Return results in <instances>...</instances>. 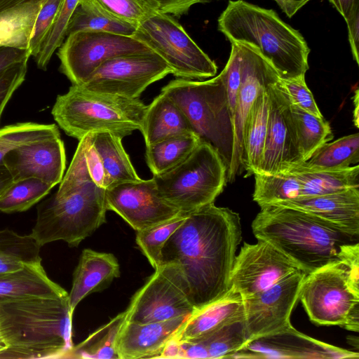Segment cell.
<instances>
[{"label": "cell", "instance_id": "cell-57", "mask_svg": "<svg viewBox=\"0 0 359 359\" xmlns=\"http://www.w3.org/2000/svg\"><path fill=\"white\" fill-rule=\"evenodd\" d=\"M14 180L9 170L4 165H0V200L7 192Z\"/></svg>", "mask_w": 359, "mask_h": 359}, {"label": "cell", "instance_id": "cell-12", "mask_svg": "<svg viewBox=\"0 0 359 359\" xmlns=\"http://www.w3.org/2000/svg\"><path fill=\"white\" fill-rule=\"evenodd\" d=\"M171 72L154 52L121 55L106 60L80 86L92 91L139 99L149 86Z\"/></svg>", "mask_w": 359, "mask_h": 359}, {"label": "cell", "instance_id": "cell-22", "mask_svg": "<svg viewBox=\"0 0 359 359\" xmlns=\"http://www.w3.org/2000/svg\"><path fill=\"white\" fill-rule=\"evenodd\" d=\"M189 317L145 324L126 321L118 339L119 359L158 358L165 344Z\"/></svg>", "mask_w": 359, "mask_h": 359}, {"label": "cell", "instance_id": "cell-41", "mask_svg": "<svg viewBox=\"0 0 359 359\" xmlns=\"http://www.w3.org/2000/svg\"><path fill=\"white\" fill-rule=\"evenodd\" d=\"M186 215H180L154 226L137 231L136 243L154 269L160 266L161 250L180 226Z\"/></svg>", "mask_w": 359, "mask_h": 359}, {"label": "cell", "instance_id": "cell-32", "mask_svg": "<svg viewBox=\"0 0 359 359\" xmlns=\"http://www.w3.org/2000/svg\"><path fill=\"white\" fill-rule=\"evenodd\" d=\"M359 162V133L346 135L324 144L305 162L306 169L335 170L349 168Z\"/></svg>", "mask_w": 359, "mask_h": 359}, {"label": "cell", "instance_id": "cell-26", "mask_svg": "<svg viewBox=\"0 0 359 359\" xmlns=\"http://www.w3.org/2000/svg\"><path fill=\"white\" fill-rule=\"evenodd\" d=\"M140 131L146 146L171 136L194 133L183 111L161 92L147 106Z\"/></svg>", "mask_w": 359, "mask_h": 359}, {"label": "cell", "instance_id": "cell-42", "mask_svg": "<svg viewBox=\"0 0 359 359\" xmlns=\"http://www.w3.org/2000/svg\"><path fill=\"white\" fill-rule=\"evenodd\" d=\"M92 1L109 15L136 25L156 13L142 0Z\"/></svg>", "mask_w": 359, "mask_h": 359}, {"label": "cell", "instance_id": "cell-48", "mask_svg": "<svg viewBox=\"0 0 359 359\" xmlns=\"http://www.w3.org/2000/svg\"><path fill=\"white\" fill-rule=\"evenodd\" d=\"M154 12L180 17L187 13L190 8L197 4L205 3L209 0H142Z\"/></svg>", "mask_w": 359, "mask_h": 359}, {"label": "cell", "instance_id": "cell-24", "mask_svg": "<svg viewBox=\"0 0 359 359\" xmlns=\"http://www.w3.org/2000/svg\"><path fill=\"white\" fill-rule=\"evenodd\" d=\"M244 315L242 295L229 287L221 297L196 310L174 337L179 341L198 339Z\"/></svg>", "mask_w": 359, "mask_h": 359}, {"label": "cell", "instance_id": "cell-46", "mask_svg": "<svg viewBox=\"0 0 359 359\" xmlns=\"http://www.w3.org/2000/svg\"><path fill=\"white\" fill-rule=\"evenodd\" d=\"M27 62L25 60L15 63L0 74V120L8 102L25 80Z\"/></svg>", "mask_w": 359, "mask_h": 359}, {"label": "cell", "instance_id": "cell-55", "mask_svg": "<svg viewBox=\"0 0 359 359\" xmlns=\"http://www.w3.org/2000/svg\"><path fill=\"white\" fill-rule=\"evenodd\" d=\"M342 15L344 20L355 8L359 7V0H328Z\"/></svg>", "mask_w": 359, "mask_h": 359}, {"label": "cell", "instance_id": "cell-7", "mask_svg": "<svg viewBox=\"0 0 359 359\" xmlns=\"http://www.w3.org/2000/svg\"><path fill=\"white\" fill-rule=\"evenodd\" d=\"M183 111L201 142L212 147L229 167L233 147V120L222 74L208 80L177 79L161 89Z\"/></svg>", "mask_w": 359, "mask_h": 359}, {"label": "cell", "instance_id": "cell-60", "mask_svg": "<svg viewBox=\"0 0 359 359\" xmlns=\"http://www.w3.org/2000/svg\"><path fill=\"white\" fill-rule=\"evenodd\" d=\"M6 345L4 343L2 337L0 334V355L2 354L6 350Z\"/></svg>", "mask_w": 359, "mask_h": 359}, {"label": "cell", "instance_id": "cell-35", "mask_svg": "<svg viewBox=\"0 0 359 359\" xmlns=\"http://www.w3.org/2000/svg\"><path fill=\"white\" fill-rule=\"evenodd\" d=\"M290 112L299 149L305 162L318 148L330 142L334 135L329 123L323 117L316 116L292 104Z\"/></svg>", "mask_w": 359, "mask_h": 359}, {"label": "cell", "instance_id": "cell-8", "mask_svg": "<svg viewBox=\"0 0 359 359\" xmlns=\"http://www.w3.org/2000/svg\"><path fill=\"white\" fill-rule=\"evenodd\" d=\"M226 174L217 151L201 142L182 161L152 179L160 196L187 215L214 203L227 182Z\"/></svg>", "mask_w": 359, "mask_h": 359}, {"label": "cell", "instance_id": "cell-45", "mask_svg": "<svg viewBox=\"0 0 359 359\" xmlns=\"http://www.w3.org/2000/svg\"><path fill=\"white\" fill-rule=\"evenodd\" d=\"M63 0H46L37 15L29 41V51L34 57L52 27Z\"/></svg>", "mask_w": 359, "mask_h": 359}, {"label": "cell", "instance_id": "cell-17", "mask_svg": "<svg viewBox=\"0 0 359 359\" xmlns=\"http://www.w3.org/2000/svg\"><path fill=\"white\" fill-rule=\"evenodd\" d=\"M239 44L241 81L233 116V147L227 182H232L243 170L244 129L254 102L262 88L280 79L274 68L255 49Z\"/></svg>", "mask_w": 359, "mask_h": 359}, {"label": "cell", "instance_id": "cell-56", "mask_svg": "<svg viewBox=\"0 0 359 359\" xmlns=\"http://www.w3.org/2000/svg\"><path fill=\"white\" fill-rule=\"evenodd\" d=\"M180 342L174 337L164 346L158 358H180Z\"/></svg>", "mask_w": 359, "mask_h": 359}, {"label": "cell", "instance_id": "cell-28", "mask_svg": "<svg viewBox=\"0 0 359 359\" xmlns=\"http://www.w3.org/2000/svg\"><path fill=\"white\" fill-rule=\"evenodd\" d=\"M46 0H25L0 11V47L28 49L35 21Z\"/></svg>", "mask_w": 359, "mask_h": 359}, {"label": "cell", "instance_id": "cell-11", "mask_svg": "<svg viewBox=\"0 0 359 359\" xmlns=\"http://www.w3.org/2000/svg\"><path fill=\"white\" fill-rule=\"evenodd\" d=\"M299 299L310 320L323 325L344 327L351 312L359 309V292L350 285L341 263L306 275Z\"/></svg>", "mask_w": 359, "mask_h": 359}, {"label": "cell", "instance_id": "cell-59", "mask_svg": "<svg viewBox=\"0 0 359 359\" xmlns=\"http://www.w3.org/2000/svg\"><path fill=\"white\" fill-rule=\"evenodd\" d=\"M25 0H0V11L18 4Z\"/></svg>", "mask_w": 359, "mask_h": 359}, {"label": "cell", "instance_id": "cell-13", "mask_svg": "<svg viewBox=\"0 0 359 359\" xmlns=\"http://www.w3.org/2000/svg\"><path fill=\"white\" fill-rule=\"evenodd\" d=\"M267 91L268 127L258 173L275 175L289 171L303 160L290 112L291 102L281 80L270 84Z\"/></svg>", "mask_w": 359, "mask_h": 359}, {"label": "cell", "instance_id": "cell-27", "mask_svg": "<svg viewBox=\"0 0 359 359\" xmlns=\"http://www.w3.org/2000/svg\"><path fill=\"white\" fill-rule=\"evenodd\" d=\"M267 88L260 90L248 114L243 134V169L245 177L258 173L266 137L269 98Z\"/></svg>", "mask_w": 359, "mask_h": 359}, {"label": "cell", "instance_id": "cell-20", "mask_svg": "<svg viewBox=\"0 0 359 359\" xmlns=\"http://www.w3.org/2000/svg\"><path fill=\"white\" fill-rule=\"evenodd\" d=\"M3 164L13 180L36 177L55 187L61 182L66 165L60 137L24 144L9 151Z\"/></svg>", "mask_w": 359, "mask_h": 359}, {"label": "cell", "instance_id": "cell-54", "mask_svg": "<svg viewBox=\"0 0 359 359\" xmlns=\"http://www.w3.org/2000/svg\"><path fill=\"white\" fill-rule=\"evenodd\" d=\"M283 12L288 18H292L302 7L310 0H275Z\"/></svg>", "mask_w": 359, "mask_h": 359}, {"label": "cell", "instance_id": "cell-21", "mask_svg": "<svg viewBox=\"0 0 359 359\" xmlns=\"http://www.w3.org/2000/svg\"><path fill=\"white\" fill-rule=\"evenodd\" d=\"M319 217L350 234L359 236V187L276 204Z\"/></svg>", "mask_w": 359, "mask_h": 359}, {"label": "cell", "instance_id": "cell-4", "mask_svg": "<svg viewBox=\"0 0 359 359\" xmlns=\"http://www.w3.org/2000/svg\"><path fill=\"white\" fill-rule=\"evenodd\" d=\"M68 295L0 302V334L7 347L0 358H66L74 346Z\"/></svg>", "mask_w": 359, "mask_h": 359}, {"label": "cell", "instance_id": "cell-18", "mask_svg": "<svg viewBox=\"0 0 359 359\" xmlns=\"http://www.w3.org/2000/svg\"><path fill=\"white\" fill-rule=\"evenodd\" d=\"M347 351L308 337L291 324L276 332L248 341L231 358H358Z\"/></svg>", "mask_w": 359, "mask_h": 359}, {"label": "cell", "instance_id": "cell-16", "mask_svg": "<svg viewBox=\"0 0 359 359\" xmlns=\"http://www.w3.org/2000/svg\"><path fill=\"white\" fill-rule=\"evenodd\" d=\"M300 269L271 243L258 240L244 243L236 255L229 278V287L243 297L260 292L291 273Z\"/></svg>", "mask_w": 359, "mask_h": 359}, {"label": "cell", "instance_id": "cell-1", "mask_svg": "<svg viewBox=\"0 0 359 359\" xmlns=\"http://www.w3.org/2000/svg\"><path fill=\"white\" fill-rule=\"evenodd\" d=\"M241 240L239 215L210 204L185 216L163 245L158 269L200 309L229 289Z\"/></svg>", "mask_w": 359, "mask_h": 359}, {"label": "cell", "instance_id": "cell-29", "mask_svg": "<svg viewBox=\"0 0 359 359\" xmlns=\"http://www.w3.org/2000/svg\"><path fill=\"white\" fill-rule=\"evenodd\" d=\"M290 170L295 174L299 182L298 198L320 196L359 187L358 164L335 170H310L298 164Z\"/></svg>", "mask_w": 359, "mask_h": 359}, {"label": "cell", "instance_id": "cell-25", "mask_svg": "<svg viewBox=\"0 0 359 359\" xmlns=\"http://www.w3.org/2000/svg\"><path fill=\"white\" fill-rule=\"evenodd\" d=\"M68 294L48 276L41 261L26 264L20 270L0 275V302Z\"/></svg>", "mask_w": 359, "mask_h": 359}, {"label": "cell", "instance_id": "cell-3", "mask_svg": "<svg viewBox=\"0 0 359 359\" xmlns=\"http://www.w3.org/2000/svg\"><path fill=\"white\" fill-rule=\"evenodd\" d=\"M252 229L257 240L271 243L306 275L341 263L348 247L359 243V236L304 211L277 205L261 207Z\"/></svg>", "mask_w": 359, "mask_h": 359}, {"label": "cell", "instance_id": "cell-37", "mask_svg": "<svg viewBox=\"0 0 359 359\" xmlns=\"http://www.w3.org/2000/svg\"><path fill=\"white\" fill-rule=\"evenodd\" d=\"M253 200L263 207L297 198L300 184L295 174L289 170L275 175L256 173Z\"/></svg>", "mask_w": 359, "mask_h": 359}, {"label": "cell", "instance_id": "cell-50", "mask_svg": "<svg viewBox=\"0 0 359 359\" xmlns=\"http://www.w3.org/2000/svg\"><path fill=\"white\" fill-rule=\"evenodd\" d=\"M348 28V41L353 60L359 64V7L353 11L345 19Z\"/></svg>", "mask_w": 359, "mask_h": 359}, {"label": "cell", "instance_id": "cell-40", "mask_svg": "<svg viewBox=\"0 0 359 359\" xmlns=\"http://www.w3.org/2000/svg\"><path fill=\"white\" fill-rule=\"evenodd\" d=\"M81 1H62L56 18L43 39L37 55L34 57L38 68L46 70L53 54L65 41L69 20Z\"/></svg>", "mask_w": 359, "mask_h": 359}, {"label": "cell", "instance_id": "cell-2", "mask_svg": "<svg viewBox=\"0 0 359 359\" xmlns=\"http://www.w3.org/2000/svg\"><path fill=\"white\" fill-rule=\"evenodd\" d=\"M88 134L79 140L57 191L37 207L29 234L40 246L57 241L77 247L106 220L105 189L91 179L85 151Z\"/></svg>", "mask_w": 359, "mask_h": 359}, {"label": "cell", "instance_id": "cell-9", "mask_svg": "<svg viewBox=\"0 0 359 359\" xmlns=\"http://www.w3.org/2000/svg\"><path fill=\"white\" fill-rule=\"evenodd\" d=\"M133 37L161 57L178 79L205 80L217 74L215 62L171 15L154 13L138 24Z\"/></svg>", "mask_w": 359, "mask_h": 359}, {"label": "cell", "instance_id": "cell-31", "mask_svg": "<svg viewBox=\"0 0 359 359\" xmlns=\"http://www.w3.org/2000/svg\"><path fill=\"white\" fill-rule=\"evenodd\" d=\"M126 322V311L118 313L85 340L73 346L66 358L119 359L117 344Z\"/></svg>", "mask_w": 359, "mask_h": 359}, {"label": "cell", "instance_id": "cell-14", "mask_svg": "<svg viewBox=\"0 0 359 359\" xmlns=\"http://www.w3.org/2000/svg\"><path fill=\"white\" fill-rule=\"evenodd\" d=\"M306 275L297 270L269 288L243 298L248 341L291 324L290 315Z\"/></svg>", "mask_w": 359, "mask_h": 359}, {"label": "cell", "instance_id": "cell-39", "mask_svg": "<svg viewBox=\"0 0 359 359\" xmlns=\"http://www.w3.org/2000/svg\"><path fill=\"white\" fill-rule=\"evenodd\" d=\"M53 187L36 177L14 181L0 200V211L5 213L26 211L45 197Z\"/></svg>", "mask_w": 359, "mask_h": 359}, {"label": "cell", "instance_id": "cell-43", "mask_svg": "<svg viewBox=\"0 0 359 359\" xmlns=\"http://www.w3.org/2000/svg\"><path fill=\"white\" fill-rule=\"evenodd\" d=\"M40 249L29 235H21L9 229H0V252L15 254L33 263L41 261Z\"/></svg>", "mask_w": 359, "mask_h": 359}, {"label": "cell", "instance_id": "cell-52", "mask_svg": "<svg viewBox=\"0 0 359 359\" xmlns=\"http://www.w3.org/2000/svg\"><path fill=\"white\" fill-rule=\"evenodd\" d=\"M28 263L29 262L19 255L0 252V275L20 270Z\"/></svg>", "mask_w": 359, "mask_h": 359}, {"label": "cell", "instance_id": "cell-51", "mask_svg": "<svg viewBox=\"0 0 359 359\" xmlns=\"http://www.w3.org/2000/svg\"><path fill=\"white\" fill-rule=\"evenodd\" d=\"M30 56L28 49L0 47V74L15 63L29 60Z\"/></svg>", "mask_w": 359, "mask_h": 359}, {"label": "cell", "instance_id": "cell-33", "mask_svg": "<svg viewBox=\"0 0 359 359\" xmlns=\"http://www.w3.org/2000/svg\"><path fill=\"white\" fill-rule=\"evenodd\" d=\"M137 27L109 15L92 0H82L69 20L66 37L81 31L104 32L133 36Z\"/></svg>", "mask_w": 359, "mask_h": 359}, {"label": "cell", "instance_id": "cell-34", "mask_svg": "<svg viewBox=\"0 0 359 359\" xmlns=\"http://www.w3.org/2000/svg\"><path fill=\"white\" fill-rule=\"evenodd\" d=\"M201 142L195 133L171 136L146 146V161L153 175L173 168Z\"/></svg>", "mask_w": 359, "mask_h": 359}, {"label": "cell", "instance_id": "cell-58", "mask_svg": "<svg viewBox=\"0 0 359 359\" xmlns=\"http://www.w3.org/2000/svg\"><path fill=\"white\" fill-rule=\"evenodd\" d=\"M358 89L357 88L355 91V95L353 96V105H354V109H353V122L355 124V126L356 128H358V104H359V96H358Z\"/></svg>", "mask_w": 359, "mask_h": 359}, {"label": "cell", "instance_id": "cell-36", "mask_svg": "<svg viewBox=\"0 0 359 359\" xmlns=\"http://www.w3.org/2000/svg\"><path fill=\"white\" fill-rule=\"evenodd\" d=\"M208 358H231L248 341L245 315L234 319L198 339Z\"/></svg>", "mask_w": 359, "mask_h": 359}, {"label": "cell", "instance_id": "cell-15", "mask_svg": "<svg viewBox=\"0 0 359 359\" xmlns=\"http://www.w3.org/2000/svg\"><path fill=\"white\" fill-rule=\"evenodd\" d=\"M107 210H111L138 231L182 215L159 194L155 182L139 180L105 189Z\"/></svg>", "mask_w": 359, "mask_h": 359}, {"label": "cell", "instance_id": "cell-53", "mask_svg": "<svg viewBox=\"0 0 359 359\" xmlns=\"http://www.w3.org/2000/svg\"><path fill=\"white\" fill-rule=\"evenodd\" d=\"M180 342V358H208V352L205 346L198 341H182Z\"/></svg>", "mask_w": 359, "mask_h": 359}, {"label": "cell", "instance_id": "cell-44", "mask_svg": "<svg viewBox=\"0 0 359 359\" xmlns=\"http://www.w3.org/2000/svg\"><path fill=\"white\" fill-rule=\"evenodd\" d=\"M221 73L226 88L229 110L233 120L241 81V50L239 43H231L229 60Z\"/></svg>", "mask_w": 359, "mask_h": 359}, {"label": "cell", "instance_id": "cell-23", "mask_svg": "<svg viewBox=\"0 0 359 359\" xmlns=\"http://www.w3.org/2000/svg\"><path fill=\"white\" fill-rule=\"evenodd\" d=\"M120 276L118 262L113 254L84 249L73 273L68 295L71 313L88 294L104 290Z\"/></svg>", "mask_w": 359, "mask_h": 359}, {"label": "cell", "instance_id": "cell-19", "mask_svg": "<svg viewBox=\"0 0 359 359\" xmlns=\"http://www.w3.org/2000/svg\"><path fill=\"white\" fill-rule=\"evenodd\" d=\"M126 311L127 322L145 324L190 316L196 309L183 292L156 269Z\"/></svg>", "mask_w": 359, "mask_h": 359}, {"label": "cell", "instance_id": "cell-5", "mask_svg": "<svg viewBox=\"0 0 359 359\" xmlns=\"http://www.w3.org/2000/svg\"><path fill=\"white\" fill-rule=\"evenodd\" d=\"M217 22L218 29L231 43L255 49L281 80L305 77L310 48L300 32L273 10L243 0H231Z\"/></svg>", "mask_w": 359, "mask_h": 359}, {"label": "cell", "instance_id": "cell-38", "mask_svg": "<svg viewBox=\"0 0 359 359\" xmlns=\"http://www.w3.org/2000/svg\"><path fill=\"white\" fill-rule=\"evenodd\" d=\"M60 137L55 124L18 123L0 128V165L4 156L20 146Z\"/></svg>", "mask_w": 359, "mask_h": 359}, {"label": "cell", "instance_id": "cell-30", "mask_svg": "<svg viewBox=\"0 0 359 359\" xmlns=\"http://www.w3.org/2000/svg\"><path fill=\"white\" fill-rule=\"evenodd\" d=\"M121 140L109 132L90 133L91 143L104 166L106 188L118 183L140 180L123 147Z\"/></svg>", "mask_w": 359, "mask_h": 359}, {"label": "cell", "instance_id": "cell-6", "mask_svg": "<svg viewBox=\"0 0 359 359\" xmlns=\"http://www.w3.org/2000/svg\"><path fill=\"white\" fill-rule=\"evenodd\" d=\"M147 105L140 99L92 91L72 85L58 95L51 114L65 133L79 141L88 133L109 132L121 139L141 130Z\"/></svg>", "mask_w": 359, "mask_h": 359}, {"label": "cell", "instance_id": "cell-49", "mask_svg": "<svg viewBox=\"0 0 359 359\" xmlns=\"http://www.w3.org/2000/svg\"><path fill=\"white\" fill-rule=\"evenodd\" d=\"M85 157L89 175L93 182L100 187L106 188V175L102 160L90 141L88 133Z\"/></svg>", "mask_w": 359, "mask_h": 359}, {"label": "cell", "instance_id": "cell-10", "mask_svg": "<svg viewBox=\"0 0 359 359\" xmlns=\"http://www.w3.org/2000/svg\"><path fill=\"white\" fill-rule=\"evenodd\" d=\"M149 52L152 51L133 36L81 31L67 36L57 54L60 72L73 85H82L109 59Z\"/></svg>", "mask_w": 359, "mask_h": 359}, {"label": "cell", "instance_id": "cell-47", "mask_svg": "<svg viewBox=\"0 0 359 359\" xmlns=\"http://www.w3.org/2000/svg\"><path fill=\"white\" fill-rule=\"evenodd\" d=\"M281 81L287 91L291 104L316 116L323 117L311 90L306 84L305 77L281 80Z\"/></svg>", "mask_w": 359, "mask_h": 359}]
</instances>
